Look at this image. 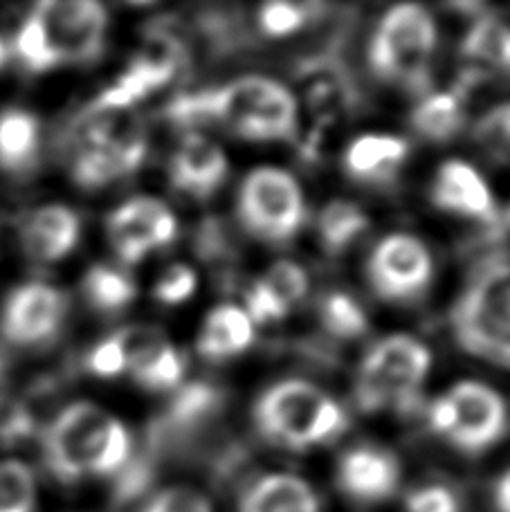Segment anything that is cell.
<instances>
[{
	"label": "cell",
	"instance_id": "cell-14",
	"mask_svg": "<svg viewBox=\"0 0 510 512\" xmlns=\"http://www.w3.org/2000/svg\"><path fill=\"white\" fill-rule=\"evenodd\" d=\"M120 342L126 353V369L142 387L167 391L182 380L185 364L162 333L153 328H131L120 333Z\"/></svg>",
	"mask_w": 510,
	"mask_h": 512
},
{
	"label": "cell",
	"instance_id": "cell-4",
	"mask_svg": "<svg viewBox=\"0 0 510 512\" xmlns=\"http://www.w3.org/2000/svg\"><path fill=\"white\" fill-rule=\"evenodd\" d=\"M452 328L468 353L510 369V263H490L470 279Z\"/></svg>",
	"mask_w": 510,
	"mask_h": 512
},
{
	"label": "cell",
	"instance_id": "cell-5",
	"mask_svg": "<svg viewBox=\"0 0 510 512\" xmlns=\"http://www.w3.org/2000/svg\"><path fill=\"white\" fill-rule=\"evenodd\" d=\"M430 364V351L414 337H385L367 353L360 367L355 382L358 407L369 414L389 407L414 409Z\"/></svg>",
	"mask_w": 510,
	"mask_h": 512
},
{
	"label": "cell",
	"instance_id": "cell-11",
	"mask_svg": "<svg viewBox=\"0 0 510 512\" xmlns=\"http://www.w3.org/2000/svg\"><path fill=\"white\" fill-rule=\"evenodd\" d=\"M178 225L167 205L149 196H138L117 207L108 218L111 243L126 263H140L153 250L167 248L176 239Z\"/></svg>",
	"mask_w": 510,
	"mask_h": 512
},
{
	"label": "cell",
	"instance_id": "cell-20",
	"mask_svg": "<svg viewBox=\"0 0 510 512\" xmlns=\"http://www.w3.org/2000/svg\"><path fill=\"white\" fill-rule=\"evenodd\" d=\"M407 160V142L396 135H362L351 142L344 167L358 180H389Z\"/></svg>",
	"mask_w": 510,
	"mask_h": 512
},
{
	"label": "cell",
	"instance_id": "cell-16",
	"mask_svg": "<svg viewBox=\"0 0 510 512\" xmlns=\"http://www.w3.org/2000/svg\"><path fill=\"white\" fill-rule=\"evenodd\" d=\"M434 203L441 209L457 216L477 218V221H493L495 203L486 180L477 169L461 160L445 162L434 178L432 187Z\"/></svg>",
	"mask_w": 510,
	"mask_h": 512
},
{
	"label": "cell",
	"instance_id": "cell-23",
	"mask_svg": "<svg viewBox=\"0 0 510 512\" xmlns=\"http://www.w3.org/2000/svg\"><path fill=\"white\" fill-rule=\"evenodd\" d=\"M369 218L360 207L346 200H335L326 205L320 216V239L326 252L342 254L351 243L367 232Z\"/></svg>",
	"mask_w": 510,
	"mask_h": 512
},
{
	"label": "cell",
	"instance_id": "cell-35",
	"mask_svg": "<svg viewBox=\"0 0 510 512\" xmlns=\"http://www.w3.org/2000/svg\"><path fill=\"white\" fill-rule=\"evenodd\" d=\"M144 512H212V506L200 492L180 486L160 492Z\"/></svg>",
	"mask_w": 510,
	"mask_h": 512
},
{
	"label": "cell",
	"instance_id": "cell-38",
	"mask_svg": "<svg viewBox=\"0 0 510 512\" xmlns=\"http://www.w3.org/2000/svg\"><path fill=\"white\" fill-rule=\"evenodd\" d=\"M405 512H459V501L448 488L427 486L409 495Z\"/></svg>",
	"mask_w": 510,
	"mask_h": 512
},
{
	"label": "cell",
	"instance_id": "cell-30",
	"mask_svg": "<svg viewBox=\"0 0 510 512\" xmlns=\"http://www.w3.org/2000/svg\"><path fill=\"white\" fill-rule=\"evenodd\" d=\"M218 396L214 389L205 384H191L182 393H178L171 407V420L178 425H196L198 420L207 418L216 409Z\"/></svg>",
	"mask_w": 510,
	"mask_h": 512
},
{
	"label": "cell",
	"instance_id": "cell-1",
	"mask_svg": "<svg viewBox=\"0 0 510 512\" xmlns=\"http://www.w3.org/2000/svg\"><path fill=\"white\" fill-rule=\"evenodd\" d=\"M173 122H216L254 142L290 140L297 131V102L277 81L245 77L221 88L185 95L171 104Z\"/></svg>",
	"mask_w": 510,
	"mask_h": 512
},
{
	"label": "cell",
	"instance_id": "cell-31",
	"mask_svg": "<svg viewBox=\"0 0 510 512\" xmlns=\"http://www.w3.org/2000/svg\"><path fill=\"white\" fill-rule=\"evenodd\" d=\"M308 7L295 3H270L261 9V27L268 36H288L306 23Z\"/></svg>",
	"mask_w": 510,
	"mask_h": 512
},
{
	"label": "cell",
	"instance_id": "cell-9",
	"mask_svg": "<svg viewBox=\"0 0 510 512\" xmlns=\"http://www.w3.org/2000/svg\"><path fill=\"white\" fill-rule=\"evenodd\" d=\"M371 288L385 301L409 304L423 297L432 281L430 250L409 234H391L373 250L369 265Z\"/></svg>",
	"mask_w": 510,
	"mask_h": 512
},
{
	"label": "cell",
	"instance_id": "cell-39",
	"mask_svg": "<svg viewBox=\"0 0 510 512\" xmlns=\"http://www.w3.org/2000/svg\"><path fill=\"white\" fill-rule=\"evenodd\" d=\"M495 504H497L499 512H510V470L497 483Z\"/></svg>",
	"mask_w": 510,
	"mask_h": 512
},
{
	"label": "cell",
	"instance_id": "cell-6",
	"mask_svg": "<svg viewBox=\"0 0 510 512\" xmlns=\"http://www.w3.org/2000/svg\"><path fill=\"white\" fill-rule=\"evenodd\" d=\"M434 18L421 5H398L382 16L371 39L369 61L380 79L421 88L436 50Z\"/></svg>",
	"mask_w": 510,
	"mask_h": 512
},
{
	"label": "cell",
	"instance_id": "cell-42",
	"mask_svg": "<svg viewBox=\"0 0 510 512\" xmlns=\"http://www.w3.org/2000/svg\"><path fill=\"white\" fill-rule=\"evenodd\" d=\"M5 512H23V510H5Z\"/></svg>",
	"mask_w": 510,
	"mask_h": 512
},
{
	"label": "cell",
	"instance_id": "cell-27",
	"mask_svg": "<svg viewBox=\"0 0 510 512\" xmlns=\"http://www.w3.org/2000/svg\"><path fill=\"white\" fill-rule=\"evenodd\" d=\"M320 319L326 331L340 337V340H353L367 331V317L355 301L344 292H331L320 306Z\"/></svg>",
	"mask_w": 510,
	"mask_h": 512
},
{
	"label": "cell",
	"instance_id": "cell-41",
	"mask_svg": "<svg viewBox=\"0 0 510 512\" xmlns=\"http://www.w3.org/2000/svg\"><path fill=\"white\" fill-rule=\"evenodd\" d=\"M0 376H3V358H0Z\"/></svg>",
	"mask_w": 510,
	"mask_h": 512
},
{
	"label": "cell",
	"instance_id": "cell-7",
	"mask_svg": "<svg viewBox=\"0 0 510 512\" xmlns=\"http://www.w3.org/2000/svg\"><path fill=\"white\" fill-rule=\"evenodd\" d=\"M506 423L504 398L479 382L457 384L430 407L434 432L466 454L486 452L504 436Z\"/></svg>",
	"mask_w": 510,
	"mask_h": 512
},
{
	"label": "cell",
	"instance_id": "cell-13",
	"mask_svg": "<svg viewBox=\"0 0 510 512\" xmlns=\"http://www.w3.org/2000/svg\"><path fill=\"white\" fill-rule=\"evenodd\" d=\"M400 483V463L382 447H353L340 459L338 486L355 501L376 504L394 495Z\"/></svg>",
	"mask_w": 510,
	"mask_h": 512
},
{
	"label": "cell",
	"instance_id": "cell-15",
	"mask_svg": "<svg viewBox=\"0 0 510 512\" xmlns=\"http://www.w3.org/2000/svg\"><path fill=\"white\" fill-rule=\"evenodd\" d=\"M227 158L205 135L189 133L171 160V182L182 194L207 198L223 185Z\"/></svg>",
	"mask_w": 510,
	"mask_h": 512
},
{
	"label": "cell",
	"instance_id": "cell-10",
	"mask_svg": "<svg viewBox=\"0 0 510 512\" xmlns=\"http://www.w3.org/2000/svg\"><path fill=\"white\" fill-rule=\"evenodd\" d=\"M41 18L61 63H90L104 50L106 12L90 0H48L34 9Z\"/></svg>",
	"mask_w": 510,
	"mask_h": 512
},
{
	"label": "cell",
	"instance_id": "cell-25",
	"mask_svg": "<svg viewBox=\"0 0 510 512\" xmlns=\"http://www.w3.org/2000/svg\"><path fill=\"white\" fill-rule=\"evenodd\" d=\"M84 292L90 304L104 313H117L124 310L135 299L133 281L124 272L106 268V265H95L86 274Z\"/></svg>",
	"mask_w": 510,
	"mask_h": 512
},
{
	"label": "cell",
	"instance_id": "cell-3",
	"mask_svg": "<svg viewBox=\"0 0 510 512\" xmlns=\"http://www.w3.org/2000/svg\"><path fill=\"white\" fill-rule=\"evenodd\" d=\"M259 432L288 450H308L340 436L344 409L324 389L306 380H286L263 393L254 409Z\"/></svg>",
	"mask_w": 510,
	"mask_h": 512
},
{
	"label": "cell",
	"instance_id": "cell-2",
	"mask_svg": "<svg viewBox=\"0 0 510 512\" xmlns=\"http://www.w3.org/2000/svg\"><path fill=\"white\" fill-rule=\"evenodd\" d=\"M131 456V436L106 409L75 402L45 434V459L61 481L120 472Z\"/></svg>",
	"mask_w": 510,
	"mask_h": 512
},
{
	"label": "cell",
	"instance_id": "cell-37",
	"mask_svg": "<svg viewBox=\"0 0 510 512\" xmlns=\"http://www.w3.org/2000/svg\"><path fill=\"white\" fill-rule=\"evenodd\" d=\"M245 313L252 319V324H275L288 315V310L261 281H257L248 292V310Z\"/></svg>",
	"mask_w": 510,
	"mask_h": 512
},
{
	"label": "cell",
	"instance_id": "cell-40",
	"mask_svg": "<svg viewBox=\"0 0 510 512\" xmlns=\"http://www.w3.org/2000/svg\"><path fill=\"white\" fill-rule=\"evenodd\" d=\"M3 61H5V45L0 41V66H3Z\"/></svg>",
	"mask_w": 510,
	"mask_h": 512
},
{
	"label": "cell",
	"instance_id": "cell-8",
	"mask_svg": "<svg viewBox=\"0 0 510 512\" xmlns=\"http://www.w3.org/2000/svg\"><path fill=\"white\" fill-rule=\"evenodd\" d=\"M239 216L245 230L268 243H288L304 223V194L281 169H257L243 180Z\"/></svg>",
	"mask_w": 510,
	"mask_h": 512
},
{
	"label": "cell",
	"instance_id": "cell-18",
	"mask_svg": "<svg viewBox=\"0 0 510 512\" xmlns=\"http://www.w3.org/2000/svg\"><path fill=\"white\" fill-rule=\"evenodd\" d=\"M239 512H320V501L304 479L270 474L245 492Z\"/></svg>",
	"mask_w": 510,
	"mask_h": 512
},
{
	"label": "cell",
	"instance_id": "cell-24",
	"mask_svg": "<svg viewBox=\"0 0 510 512\" xmlns=\"http://www.w3.org/2000/svg\"><path fill=\"white\" fill-rule=\"evenodd\" d=\"M463 52L495 68L510 70V27L493 16L479 18L466 36Z\"/></svg>",
	"mask_w": 510,
	"mask_h": 512
},
{
	"label": "cell",
	"instance_id": "cell-28",
	"mask_svg": "<svg viewBox=\"0 0 510 512\" xmlns=\"http://www.w3.org/2000/svg\"><path fill=\"white\" fill-rule=\"evenodd\" d=\"M34 479L30 470L18 461L0 463V512L23 510L32 512Z\"/></svg>",
	"mask_w": 510,
	"mask_h": 512
},
{
	"label": "cell",
	"instance_id": "cell-32",
	"mask_svg": "<svg viewBox=\"0 0 510 512\" xmlns=\"http://www.w3.org/2000/svg\"><path fill=\"white\" fill-rule=\"evenodd\" d=\"M196 290V274L187 265H169L156 283V297L160 304L176 306L189 299Z\"/></svg>",
	"mask_w": 510,
	"mask_h": 512
},
{
	"label": "cell",
	"instance_id": "cell-19",
	"mask_svg": "<svg viewBox=\"0 0 510 512\" xmlns=\"http://www.w3.org/2000/svg\"><path fill=\"white\" fill-rule=\"evenodd\" d=\"M254 340V324L236 306H218L207 315L198 337V351L207 360H225L243 353Z\"/></svg>",
	"mask_w": 510,
	"mask_h": 512
},
{
	"label": "cell",
	"instance_id": "cell-33",
	"mask_svg": "<svg viewBox=\"0 0 510 512\" xmlns=\"http://www.w3.org/2000/svg\"><path fill=\"white\" fill-rule=\"evenodd\" d=\"M32 434V416L21 402L0 393V441L12 445Z\"/></svg>",
	"mask_w": 510,
	"mask_h": 512
},
{
	"label": "cell",
	"instance_id": "cell-29",
	"mask_svg": "<svg viewBox=\"0 0 510 512\" xmlns=\"http://www.w3.org/2000/svg\"><path fill=\"white\" fill-rule=\"evenodd\" d=\"M261 283L279 299V304L286 310L293 308L297 301H302L308 292V277L304 268L290 261H279L272 265Z\"/></svg>",
	"mask_w": 510,
	"mask_h": 512
},
{
	"label": "cell",
	"instance_id": "cell-21",
	"mask_svg": "<svg viewBox=\"0 0 510 512\" xmlns=\"http://www.w3.org/2000/svg\"><path fill=\"white\" fill-rule=\"evenodd\" d=\"M39 158V122L25 111L0 115V169L27 173Z\"/></svg>",
	"mask_w": 510,
	"mask_h": 512
},
{
	"label": "cell",
	"instance_id": "cell-12",
	"mask_svg": "<svg viewBox=\"0 0 510 512\" xmlns=\"http://www.w3.org/2000/svg\"><path fill=\"white\" fill-rule=\"evenodd\" d=\"M68 313V299L61 290L43 283L18 288L3 310V335L9 342L34 346L50 342Z\"/></svg>",
	"mask_w": 510,
	"mask_h": 512
},
{
	"label": "cell",
	"instance_id": "cell-36",
	"mask_svg": "<svg viewBox=\"0 0 510 512\" xmlns=\"http://www.w3.org/2000/svg\"><path fill=\"white\" fill-rule=\"evenodd\" d=\"M477 137L497 153H510V102L493 108L479 122Z\"/></svg>",
	"mask_w": 510,
	"mask_h": 512
},
{
	"label": "cell",
	"instance_id": "cell-34",
	"mask_svg": "<svg viewBox=\"0 0 510 512\" xmlns=\"http://www.w3.org/2000/svg\"><path fill=\"white\" fill-rule=\"evenodd\" d=\"M88 369L99 378H115L126 371V353L120 335L99 342L88 355Z\"/></svg>",
	"mask_w": 510,
	"mask_h": 512
},
{
	"label": "cell",
	"instance_id": "cell-26",
	"mask_svg": "<svg viewBox=\"0 0 510 512\" xmlns=\"http://www.w3.org/2000/svg\"><path fill=\"white\" fill-rule=\"evenodd\" d=\"M14 50L23 66L32 72L52 70L54 66H59L61 63L59 54L50 41L48 30H45V25L36 14L27 16L25 23L21 25V30L16 32Z\"/></svg>",
	"mask_w": 510,
	"mask_h": 512
},
{
	"label": "cell",
	"instance_id": "cell-17",
	"mask_svg": "<svg viewBox=\"0 0 510 512\" xmlns=\"http://www.w3.org/2000/svg\"><path fill=\"white\" fill-rule=\"evenodd\" d=\"M79 241V218L68 207L50 205L41 207L30 216L25 230L23 243L27 254L39 261H59L70 254Z\"/></svg>",
	"mask_w": 510,
	"mask_h": 512
},
{
	"label": "cell",
	"instance_id": "cell-22",
	"mask_svg": "<svg viewBox=\"0 0 510 512\" xmlns=\"http://www.w3.org/2000/svg\"><path fill=\"white\" fill-rule=\"evenodd\" d=\"M463 111L459 99L452 93H436L423 99L412 115V126L425 140L448 142L459 133Z\"/></svg>",
	"mask_w": 510,
	"mask_h": 512
}]
</instances>
